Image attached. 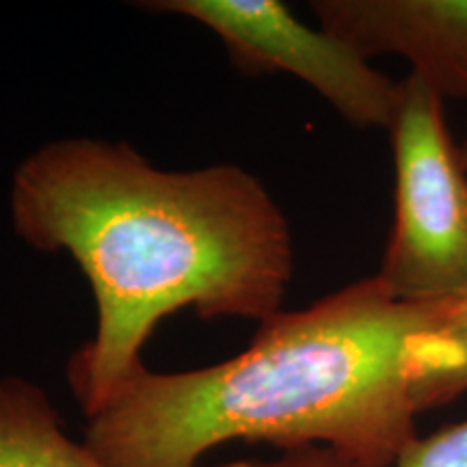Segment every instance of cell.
I'll list each match as a JSON object with an SVG mask.
<instances>
[{"mask_svg":"<svg viewBox=\"0 0 467 467\" xmlns=\"http://www.w3.org/2000/svg\"><path fill=\"white\" fill-rule=\"evenodd\" d=\"M17 236L67 251L89 279L96 336L69 359L87 418L143 368L141 348L178 309L202 318H273L292 279L288 219L236 165L162 171L126 143L44 145L11 184Z\"/></svg>","mask_w":467,"mask_h":467,"instance_id":"cell-1","label":"cell"},{"mask_svg":"<svg viewBox=\"0 0 467 467\" xmlns=\"http://www.w3.org/2000/svg\"><path fill=\"white\" fill-rule=\"evenodd\" d=\"M433 303L402 301L372 275L275 314L217 366H143L87 418L85 446L109 467H202L230 441L320 446L355 467H392L418 437L413 348Z\"/></svg>","mask_w":467,"mask_h":467,"instance_id":"cell-2","label":"cell"},{"mask_svg":"<svg viewBox=\"0 0 467 467\" xmlns=\"http://www.w3.org/2000/svg\"><path fill=\"white\" fill-rule=\"evenodd\" d=\"M388 132L394 221L377 277L402 301H446L467 288V169L443 100L409 74Z\"/></svg>","mask_w":467,"mask_h":467,"instance_id":"cell-3","label":"cell"},{"mask_svg":"<svg viewBox=\"0 0 467 467\" xmlns=\"http://www.w3.org/2000/svg\"><path fill=\"white\" fill-rule=\"evenodd\" d=\"M143 7L202 22L244 74L296 76L355 128L392 126L400 80L379 72L325 28L307 26L279 0H159Z\"/></svg>","mask_w":467,"mask_h":467,"instance_id":"cell-4","label":"cell"},{"mask_svg":"<svg viewBox=\"0 0 467 467\" xmlns=\"http://www.w3.org/2000/svg\"><path fill=\"white\" fill-rule=\"evenodd\" d=\"M318 26L370 61L396 55L446 100H467V0H314Z\"/></svg>","mask_w":467,"mask_h":467,"instance_id":"cell-5","label":"cell"},{"mask_svg":"<svg viewBox=\"0 0 467 467\" xmlns=\"http://www.w3.org/2000/svg\"><path fill=\"white\" fill-rule=\"evenodd\" d=\"M0 467H109L61 426L37 385L0 377Z\"/></svg>","mask_w":467,"mask_h":467,"instance_id":"cell-6","label":"cell"},{"mask_svg":"<svg viewBox=\"0 0 467 467\" xmlns=\"http://www.w3.org/2000/svg\"><path fill=\"white\" fill-rule=\"evenodd\" d=\"M413 392L420 413L467 392V288L433 303L413 348Z\"/></svg>","mask_w":467,"mask_h":467,"instance_id":"cell-7","label":"cell"},{"mask_svg":"<svg viewBox=\"0 0 467 467\" xmlns=\"http://www.w3.org/2000/svg\"><path fill=\"white\" fill-rule=\"evenodd\" d=\"M392 467H467V420L416 437Z\"/></svg>","mask_w":467,"mask_h":467,"instance_id":"cell-8","label":"cell"},{"mask_svg":"<svg viewBox=\"0 0 467 467\" xmlns=\"http://www.w3.org/2000/svg\"><path fill=\"white\" fill-rule=\"evenodd\" d=\"M223 467H355L337 457L329 448L309 446L299 451H285L275 461H234Z\"/></svg>","mask_w":467,"mask_h":467,"instance_id":"cell-9","label":"cell"},{"mask_svg":"<svg viewBox=\"0 0 467 467\" xmlns=\"http://www.w3.org/2000/svg\"><path fill=\"white\" fill-rule=\"evenodd\" d=\"M459 150H461V161H463V165L467 169V139H465L463 145H459Z\"/></svg>","mask_w":467,"mask_h":467,"instance_id":"cell-10","label":"cell"}]
</instances>
